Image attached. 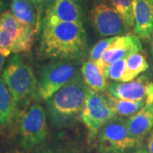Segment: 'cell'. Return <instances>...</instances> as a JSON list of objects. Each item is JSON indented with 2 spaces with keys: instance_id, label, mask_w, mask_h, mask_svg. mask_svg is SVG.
Returning <instances> with one entry per match:
<instances>
[{
  "instance_id": "9",
  "label": "cell",
  "mask_w": 153,
  "mask_h": 153,
  "mask_svg": "<svg viewBox=\"0 0 153 153\" xmlns=\"http://www.w3.org/2000/svg\"><path fill=\"white\" fill-rule=\"evenodd\" d=\"M25 26L17 21L10 10L0 16V52L4 57L22 53V38Z\"/></svg>"
},
{
  "instance_id": "15",
  "label": "cell",
  "mask_w": 153,
  "mask_h": 153,
  "mask_svg": "<svg viewBox=\"0 0 153 153\" xmlns=\"http://www.w3.org/2000/svg\"><path fill=\"white\" fill-rule=\"evenodd\" d=\"M10 11L22 25L36 28L37 32L41 27L37 9L30 0H10Z\"/></svg>"
},
{
  "instance_id": "5",
  "label": "cell",
  "mask_w": 153,
  "mask_h": 153,
  "mask_svg": "<svg viewBox=\"0 0 153 153\" xmlns=\"http://www.w3.org/2000/svg\"><path fill=\"white\" fill-rule=\"evenodd\" d=\"M77 75V67L71 60H54L42 66L38 73V97L46 101Z\"/></svg>"
},
{
  "instance_id": "10",
  "label": "cell",
  "mask_w": 153,
  "mask_h": 153,
  "mask_svg": "<svg viewBox=\"0 0 153 153\" xmlns=\"http://www.w3.org/2000/svg\"><path fill=\"white\" fill-rule=\"evenodd\" d=\"M109 94L115 98L128 100H146L153 104V82L147 76L137 77L130 82H113L108 86Z\"/></svg>"
},
{
  "instance_id": "11",
  "label": "cell",
  "mask_w": 153,
  "mask_h": 153,
  "mask_svg": "<svg viewBox=\"0 0 153 153\" xmlns=\"http://www.w3.org/2000/svg\"><path fill=\"white\" fill-rule=\"evenodd\" d=\"M142 50L140 38L134 34L116 36L114 41L106 49L99 61L95 62L101 71L105 72L107 67L113 62L121 59H126L132 54Z\"/></svg>"
},
{
  "instance_id": "22",
  "label": "cell",
  "mask_w": 153,
  "mask_h": 153,
  "mask_svg": "<svg viewBox=\"0 0 153 153\" xmlns=\"http://www.w3.org/2000/svg\"><path fill=\"white\" fill-rule=\"evenodd\" d=\"M115 38H116V36L104 38V39L100 40L98 43L94 44L93 48L89 51V59H90V60L94 61V62L99 61V60L101 58L103 54L106 51V49H108L110 45L112 44Z\"/></svg>"
},
{
  "instance_id": "23",
  "label": "cell",
  "mask_w": 153,
  "mask_h": 153,
  "mask_svg": "<svg viewBox=\"0 0 153 153\" xmlns=\"http://www.w3.org/2000/svg\"><path fill=\"white\" fill-rule=\"evenodd\" d=\"M12 153H22L19 152H15ZM28 153H80L76 151H64V150H51V149H43V150H34L33 152H29Z\"/></svg>"
},
{
  "instance_id": "3",
  "label": "cell",
  "mask_w": 153,
  "mask_h": 153,
  "mask_svg": "<svg viewBox=\"0 0 153 153\" xmlns=\"http://www.w3.org/2000/svg\"><path fill=\"white\" fill-rule=\"evenodd\" d=\"M2 78L17 107H24L38 96V78L31 66L18 55L10 58L2 72Z\"/></svg>"
},
{
  "instance_id": "20",
  "label": "cell",
  "mask_w": 153,
  "mask_h": 153,
  "mask_svg": "<svg viewBox=\"0 0 153 153\" xmlns=\"http://www.w3.org/2000/svg\"><path fill=\"white\" fill-rule=\"evenodd\" d=\"M111 7L114 8L123 18L128 30L134 27L132 0H108Z\"/></svg>"
},
{
  "instance_id": "2",
  "label": "cell",
  "mask_w": 153,
  "mask_h": 153,
  "mask_svg": "<svg viewBox=\"0 0 153 153\" xmlns=\"http://www.w3.org/2000/svg\"><path fill=\"white\" fill-rule=\"evenodd\" d=\"M87 89L78 74L46 100L47 113L53 125L58 128L67 127L80 117L85 104Z\"/></svg>"
},
{
  "instance_id": "27",
  "label": "cell",
  "mask_w": 153,
  "mask_h": 153,
  "mask_svg": "<svg viewBox=\"0 0 153 153\" xmlns=\"http://www.w3.org/2000/svg\"><path fill=\"white\" fill-rule=\"evenodd\" d=\"M4 59H5V57L2 55L1 52H0V72L3 70V67H4Z\"/></svg>"
},
{
  "instance_id": "18",
  "label": "cell",
  "mask_w": 153,
  "mask_h": 153,
  "mask_svg": "<svg viewBox=\"0 0 153 153\" xmlns=\"http://www.w3.org/2000/svg\"><path fill=\"white\" fill-rule=\"evenodd\" d=\"M125 71L121 82H130L135 79L140 73H143L149 68V64L146 56L142 54L134 53L125 59Z\"/></svg>"
},
{
  "instance_id": "17",
  "label": "cell",
  "mask_w": 153,
  "mask_h": 153,
  "mask_svg": "<svg viewBox=\"0 0 153 153\" xmlns=\"http://www.w3.org/2000/svg\"><path fill=\"white\" fill-rule=\"evenodd\" d=\"M18 112L16 101L3 78L0 77V128H5L15 122Z\"/></svg>"
},
{
  "instance_id": "14",
  "label": "cell",
  "mask_w": 153,
  "mask_h": 153,
  "mask_svg": "<svg viewBox=\"0 0 153 153\" xmlns=\"http://www.w3.org/2000/svg\"><path fill=\"white\" fill-rule=\"evenodd\" d=\"M127 126L130 136L140 144L153 129V104L146 105L137 113L128 117Z\"/></svg>"
},
{
  "instance_id": "25",
  "label": "cell",
  "mask_w": 153,
  "mask_h": 153,
  "mask_svg": "<svg viewBox=\"0 0 153 153\" xmlns=\"http://www.w3.org/2000/svg\"><path fill=\"white\" fill-rule=\"evenodd\" d=\"M56 1H58V0H41L42 8L45 9V10H46L53 5Z\"/></svg>"
},
{
  "instance_id": "29",
  "label": "cell",
  "mask_w": 153,
  "mask_h": 153,
  "mask_svg": "<svg viewBox=\"0 0 153 153\" xmlns=\"http://www.w3.org/2000/svg\"><path fill=\"white\" fill-rule=\"evenodd\" d=\"M4 0H0V16H1V12H2V10H3V8H4Z\"/></svg>"
},
{
  "instance_id": "30",
  "label": "cell",
  "mask_w": 153,
  "mask_h": 153,
  "mask_svg": "<svg viewBox=\"0 0 153 153\" xmlns=\"http://www.w3.org/2000/svg\"><path fill=\"white\" fill-rule=\"evenodd\" d=\"M147 1L150 3V4H152L153 5V0H147Z\"/></svg>"
},
{
  "instance_id": "26",
  "label": "cell",
  "mask_w": 153,
  "mask_h": 153,
  "mask_svg": "<svg viewBox=\"0 0 153 153\" xmlns=\"http://www.w3.org/2000/svg\"><path fill=\"white\" fill-rule=\"evenodd\" d=\"M30 1H31L33 4H34V6L36 7L37 11H38V17H39V19H41V18H40V17H41V12H42V10H43L42 4H41V0H30ZM40 21H41V20H40Z\"/></svg>"
},
{
  "instance_id": "4",
  "label": "cell",
  "mask_w": 153,
  "mask_h": 153,
  "mask_svg": "<svg viewBox=\"0 0 153 153\" xmlns=\"http://www.w3.org/2000/svg\"><path fill=\"white\" fill-rule=\"evenodd\" d=\"M15 122L18 142L25 152H33L46 140L47 111L39 103L34 102L18 111Z\"/></svg>"
},
{
  "instance_id": "16",
  "label": "cell",
  "mask_w": 153,
  "mask_h": 153,
  "mask_svg": "<svg viewBox=\"0 0 153 153\" xmlns=\"http://www.w3.org/2000/svg\"><path fill=\"white\" fill-rule=\"evenodd\" d=\"M81 71L84 83L89 89L100 93L108 88L107 78L95 62L91 60L84 62Z\"/></svg>"
},
{
  "instance_id": "1",
  "label": "cell",
  "mask_w": 153,
  "mask_h": 153,
  "mask_svg": "<svg viewBox=\"0 0 153 153\" xmlns=\"http://www.w3.org/2000/svg\"><path fill=\"white\" fill-rule=\"evenodd\" d=\"M87 47L82 22L43 20L38 55L42 59L71 60L82 57Z\"/></svg>"
},
{
  "instance_id": "8",
  "label": "cell",
  "mask_w": 153,
  "mask_h": 153,
  "mask_svg": "<svg viewBox=\"0 0 153 153\" xmlns=\"http://www.w3.org/2000/svg\"><path fill=\"white\" fill-rule=\"evenodd\" d=\"M91 21L95 32L102 38L126 35L129 31L117 11L105 4H99L94 7Z\"/></svg>"
},
{
  "instance_id": "12",
  "label": "cell",
  "mask_w": 153,
  "mask_h": 153,
  "mask_svg": "<svg viewBox=\"0 0 153 153\" xmlns=\"http://www.w3.org/2000/svg\"><path fill=\"white\" fill-rule=\"evenodd\" d=\"M134 19V33L141 39L153 35V5L147 0H132Z\"/></svg>"
},
{
  "instance_id": "21",
  "label": "cell",
  "mask_w": 153,
  "mask_h": 153,
  "mask_svg": "<svg viewBox=\"0 0 153 153\" xmlns=\"http://www.w3.org/2000/svg\"><path fill=\"white\" fill-rule=\"evenodd\" d=\"M125 59H121L111 64L105 72V76L107 80H111L114 82H121L125 71Z\"/></svg>"
},
{
  "instance_id": "7",
  "label": "cell",
  "mask_w": 153,
  "mask_h": 153,
  "mask_svg": "<svg viewBox=\"0 0 153 153\" xmlns=\"http://www.w3.org/2000/svg\"><path fill=\"white\" fill-rule=\"evenodd\" d=\"M116 115L106 95L94 92L88 88L80 119L87 128L89 142L93 141L100 128L116 117Z\"/></svg>"
},
{
  "instance_id": "13",
  "label": "cell",
  "mask_w": 153,
  "mask_h": 153,
  "mask_svg": "<svg viewBox=\"0 0 153 153\" xmlns=\"http://www.w3.org/2000/svg\"><path fill=\"white\" fill-rule=\"evenodd\" d=\"M44 20L59 22H82L78 0H58L45 10Z\"/></svg>"
},
{
  "instance_id": "19",
  "label": "cell",
  "mask_w": 153,
  "mask_h": 153,
  "mask_svg": "<svg viewBox=\"0 0 153 153\" xmlns=\"http://www.w3.org/2000/svg\"><path fill=\"white\" fill-rule=\"evenodd\" d=\"M112 109L116 114L119 117H130L133 115L137 113L140 110L146 105V100H120L110 95H106Z\"/></svg>"
},
{
  "instance_id": "6",
  "label": "cell",
  "mask_w": 153,
  "mask_h": 153,
  "mask_svg": "<svg viewBox=\"0 0 153 153\" xmlns=\"http://www.w3.org/2000/svg\"><path fill=\"white\" fill-rule=\"evenodd\" d=\"M95 140L98 153H128L140 145L130 136L127 119L122 117H116L105 123Z\"/></svg>"
},
{
  "instance_id": "24",
  "label": "cell",
  "mask_w": 153,
  "mask_h": 153,
  "mask_svg": "<svg viewBox=\"0 0 153 153\" xmlns=\"http://www.w3.org/2000/svg\"><path fill=\"white\" fill-rule=\"evenodd\" d=\"M146 146H147L146 150H147L148 153H153V129L149 134Z\"/></svg>"
},
{
  "instance_id": "28",
  "label": "cell",
  "mask_w": 153,
  "mask_h": 153,
  "mask_svg": "<svg viewBox=\"0 0 153 153\" xmlns=\"http://www.w3.org/2000/svg\"><path fill=\"white\" fill-rule=\"evenodd\" d=\"M133 153H148V152L147 150H146V149H140V150H137Z\"/></svg>"
}]
</instances>
